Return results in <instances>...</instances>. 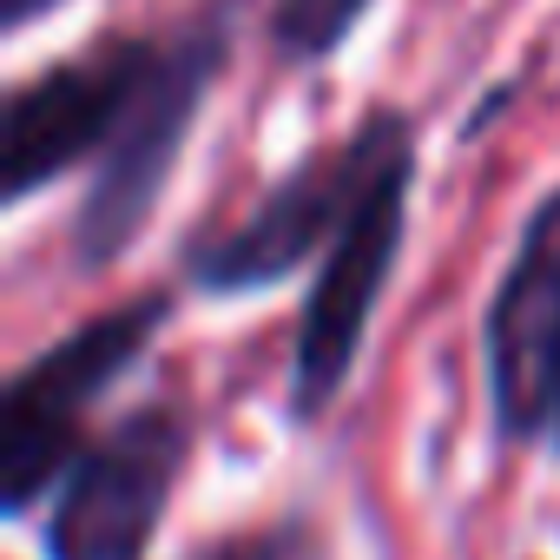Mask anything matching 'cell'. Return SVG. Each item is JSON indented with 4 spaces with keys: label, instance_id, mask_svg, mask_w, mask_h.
Returning <instances> with one entry per match:
<instances>
[{
    "label": "cell",
    "instance_id": "obj_2",
    "mask_svg": "<svg viewBox=\"0 0 560 560\" xmlns=\"http://www.w3.org/2000/svg\"><path fill=\"white\" fill-rule=\"evenodd\" d=\"M409 145H416L409 113L383 106L350 139H337L324 152H304L244 211V224H231L224 237L191 250V284L211 291V298H250V291H270V284H284V277H298L317 257V244H330L343 231L363 185Z\"/></svg>",
    "mask_w": 560,
    "mask_h": 560
},
{
    "label": "cell",
    "instance_id": "obj_6",
    "mask_svg": "<svg viewBox=\"0 0 560 560\" xmlns=\"http://www.w3.org/2000/svg\"><path fill=\"white\" fill-rule=\"evenodd\" d=\"M488 402L508 442L560 448V191L527 211L514 264L481 324Z\"/></svg>",
    "mask_w": 560,
    "mask_h": 560
},
{
    "label": "cell",
    "instance_id": "obj_4",
    "mask_svg": "<svg viewBox=\"0 0 560 560\" xmlns=\"http://www.w3.org/2000/svg\"><path fill=\"white\" fill-rule=\"evenodd\" d=\"M409 185H416V145L396 152L363 185L343 231L324 244L317 284H311L304 324H298V350H291V416L298 422H317L357 370V350L370 337V317L389 291L402 237H409Z\"/></svg>",
    "mask_w": 560,
    "mask_h": 560
},
{
    "label": "cell",
    "instance_id": "obj_3",
    "mask_svg": "<svg viewBox=\"0 0 560 560\" xmlns=\"http://www.w3.org/2000/svg\"><path fill=\"white\" fill-rule=\"evenodd\" d=\"M165 317H172V298L145 291L80 324L8 383V402H0V501H8V514H27L54 481H67V468L86 455L80 416L152 350Z\"/></svg>",
    "mask_w": 560,
    "mask_h": 560
},
{
    "label": "cell",
    "instance_id": "obj_5",
    "mask_svg": "<svg viewBox=\"0 0 560 560\" xmlns=\"http://www.w3.org/2000/svg\"><path fill=\"white\" fill-rule=\"evenodd\" d=\"M191 462V422L165 402L132 409L106 442H93L54 501L47 560H145L159 514Z\"/></svg>",
    "mask_w": 560,
    "mask_h": 560
},
{
    "label": "cell",
    "instance_id": "obj_9",
    "mask_svg": "<svg viewBox=\"0 0 560 560\" xmlns=\"http://www.w3.org/2000/svg\"><path fill=\"white\" fill-rule=\"evenodd\" d=\"M205 560H298V534H244V540L211 547Z\"/></svg>",
    "mask_w": 560,
    "mask_h": 560
},
{
    "label": "cell",
    "instance_id": "obj_7",
    "mask_svg": "<svg viewBox=\"0 0 560 560\" xmlns=\"http://www.w3.org/2000/svg\"><path fill=\"white\" fill-rule=\"evenodd\" d=\"M152 60H159V40H100L80 60L27 80L8 100V145H0V159H8V205H27L60 172L100 159L126 106L139 100Z\"/></svg>",
    "mask_w": 560,
    "mask_h": 560
},
{
    "label": "cell",
    "instance_id": "obj_8",
    "mask_svg": "<svg viewBox=\"0 0 560 560\" xmlns=\"http://www.w3.org/2000/svg\"><path fill=\"white\" fill-rule=\"evenodd\" d=\"M370 8L376 0H277L270 8V47L291 67H317L363 27Z\"/></svg>",
    "mask_w": 560,
    "mask_h": 560
},
{
    "label": "cell",
    "instance_id": "obj_10",
    "mask_svg": "<svg viewBox=\"0 0 560 560\" xmlns=\"http://www.w3.org/2000/svg\"><path fill=\"white\" fill-rule=\"evenodd\" d=\"M47 8H60V0H8V8H0V21H8V34H21V27L40 21Z\"/></svg>",
    "mask_w": 560,
    "mask_h": 560
},
{
    "label": "cell",
    "instance_id": "obj_1",
    "mask_svg": "<svg viewBox=\"0 0 560 560\" xmlns=\"http://www.w3.org/2000/svg\"><path fill=\"white\" fill-rule=\"evenodd\" d=\"M231 60V0H218L211 14H198L185 34L159 40V60L139 86V100L126 106L113 145L100 152V172L80 198V218H73V257L80 270H100L113 264L152 218L159 191L172 185L178 172V152L198 126V106L211 93V80L224 73Z\"/></svg>",
    "mask_w": 560,
    "mask_h": 560
}]
</instances>
